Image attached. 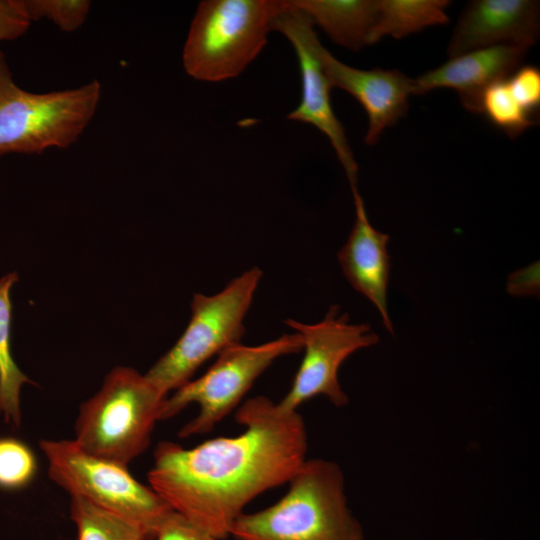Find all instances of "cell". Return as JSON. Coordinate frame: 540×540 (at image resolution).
<instances>
[{
	"mask_svg": "<svg viewBox=\"0 0 540 540\" xmlns=\"http://www.w3.org/2000/svg\"><path fill=\"white\" fill-rule=\"evenodd\" d=\"M321 60L332 87L352 95L364 108L368 128L367 145L375 144L382 132L406 116L409 96L413 94V79L396 69H357L336 59L324 46Z\"/></svg>",
	"mask_w": 540,
	"mask_h": 540,
	"instance_id": "obj_12",
	"label": "cell"
},
{
	"mask_svg": "<svg viewBox=\"0 0 540 540\" xmlns=\"http://www.w3.org/2000/svg\"><path fill=\"white\" fill-rule=\"evenodd\" d=\"M244 431L193 448L162 441L154 451L149 486L174 510L216 540L230 536L246 505L288 483L306 460L301 415L283 412L265 396L246 400L236 412Z\"/></svg>",
	"mask_w": 540,
	"mask_h": 540,
	"instance_id": "obj_1",
	"label": "cell"
},
{
	"mask_svg": "<svg viewBox=\"0 0 540 540\" xmlns=\"http://www.w3.org/2000/svg\"><path fill=\"white\" fill-rule=\"evenodd\" d=\"M100 97L97 80L62 91H25L14 82L0 51V156L68 148L92 120Z\"/></svg>",
	"mask_w": 540,
	"mask_h": 540,
	"instance_id": "obj_4",
	"label": "cell"
},
{
	"mask_svg": "<svg viewBox=\"0 0 540 540\" xmlns=\"http://www.w3.org/2000/svg\"><path fill=\"white\" fill-rule=\"evenodd\" d=\"M528 50L515 45H497L452 57L413 79V94L450 88L458 93L467 110L479 113L480 98L485 89L510 76L521 66Z\"/></svg>",
	"mask_w": 540,
	"mask_h": 540,
	"instance_id": "obj_13",
	"label": "cell"
},
{
	"mask_svg": "<svg viewBox=\"0 0 540 540\" xmlns=\"http://www.w3.org/2000/svg\"><path fill=\"white\" fill-rule=\"evenodd\" d=\"M70 497V517L76 528V540H148L145 531L128 518L85 498Z\"/></svg>",
	"mask_w": 540,
	"mask_h": 540,
	"instance_id": "obj_18",
	"label": "cell"
},
{
	"mask_svg": "<svg viewBox=\"0 0 540 540\" xmlns=\"http://www.w3.org/2000/svg\"><path fill=\"white\" fill-rule=\"evenodd\" d=\"M447 0H378V12L369 44L390 36L401 39L434 25L449 22Z\"/></svg>",
	"mask_w": 540,
	"mask_h": 540,
	"instance_id": "obj_16",
	"label": "cell"
},
{
	"mask_svg": "<svg viewBox=\"0 0 540 540\" xmlns=\"http://www.w3.org/2000/svg\"><path fill=\"white\" fill-rule=\"evenodd\" d=\"M356 219L347 242L338 252L342 272L351 286L363 294L381 314L386 329L393 334L387 308L390 257L389 235L375 229L366 214L358 187L351 188Z\"/></svg>",
	"mask_w": 540,
	"mask_h": 540,
	"instance_id": "obj_14",
	"label": "cell"
},
{
	"mask_svg": "<svg viewBox=\"0 0 540 540\" xmlns=\"http://www.w3.org/2000/svg\"><path fill=\"white\" fill-rule=\"evenodd\" d=\"M303 342L299 333L255 346L241 343L217 355L214 364L199 378L188 381L166 397L160 420L176 416L188 405H199V413L179 431L180 438L209 433L230 413L251 388L255 380L281 356L298 353Z\"/></svg>",
	"mask_w": 540,
	"mask_h": 540,
	"instance_id": "obj_8",
	"label": "cell"
},
{
	"mask_svg": "<svg viewBox=\"0 0 540 540\" xmlns=\"http://www.w3.org/2000/svg\"><path fill=\"white\" fill-rule=\"evenodd\" d=\"M18 281L16 272L0 278V415L7 424L19 427L22 421L21 389L33 382L17 366L11 349L12 304L10 291Z\"/></svg>",
	"mask_w": 540,
	"mask_h": 540,
	"instance_id": "obj_17",
	"label": "cell"
},
{
	"mask_svg": "<svg viewBox=\"0 0 540 540\" xmlns=\"http://www.w3.org/2000/svg\"><path fill=\"white\" fill-rule=\"evenodd\" d=\"M18 1L23 14L30 22L44 18L65 32H73L81 27L91 7L88 0Z\"/></svg>",
	"mask_w": 540,
	"mask_h": 540,
	"instance_id": "obj_21",
	"label": "cell"
},
{
	"mask_svg": "<svg viewBox=\"0 0 540 540\" xmlns=\"http://www.w3.org/2000/svg\"><path fill=\"white\" fill-rule=\"evenodd\" d=\"M479 113L510 138L519 136L536 124L535 114L523 108L513 96L507 78L485 89L480 98Z\"/></svg>",
	"mask_w": 540,
	"mask_h": 540,
	"instance_id": "obj_19",
	"label": "cell"
},
{
	"mask_svg": "<svg viewBox=\"0 0 540 540\" xmlns=\"http://www.w3.org/2000/svg\"><path fill=\"white\" fill-rule=\"evenodd\" d=\"M275 504L243 513L230 536L235 540H365L347 504L340 466L324 459L305 460Z\"/></svg>",
	"mask_w": 540,
	"mask_h": 540,
	"instance_id": "obj_2",
	"label": "cell"
},
{
	"mask_svg": "<svg viewBox=\"0 0 540 540\" xmlns=\"http://www.w3.org/2000/svg\"><path fill=\"white\" fill-rule=\"evenodd\" d=\"M166 397L145 374L115 367L80 406L73 440L92 455L127 466L149 446Z\"/></svg>",
	"mask_w": 540,
	"mask_h": 540,
	"instance_id": "obj_3",
	"label": "cell"
},
{
	"mask_svg": "<svg viewBox=\"0 0 540 540\" xmlns=\"http://www.w3.org/2000/svg\"><path fill=\"white\" fill-rule=\"evenodd\" d=\"M154 540H216L208 532L173 509L159 525Z\"/></svg>",
	"mask_w": 540,
	"mask_h": 540,
	"instance_id": "obj_23",
	"label": "cell"
},
{
	"mask_svg": "<svg viewBox=\"0 0 540 540\" xmlns=\"http://www.w3.org/2000/svg\"><path fill=\"white\" fill-rule=\"evenodd\" d=\"M305 12L330 39L345 48L359 51L369 39L378 12V0H290Z\"/></svg>",
	"mask_w": 540,
	"mask_h": 540,
	"instance_id": "obj_15",
	"label": "cell"
},
{
	"mask_svg": "<svg viewBox=\"0 0 540 540\" xmlns=\"http://www.w3.org/2000/svg\"><path fill=\"white\" fill-rule=\"evenodd\" d=\"M285 323L302 337L304 356L292 386L277 403L283 412L297 408L318 395L326 396L332 404L342 407L348 403L338 370L354 352L370 347L379 341L369 324H351L347 314H339L333 305L318 323L305 324L293 319Z\"/></svg>",
	"mask_w": 540,
	"mask_h": 540,
	"instance_id": "obj_9",
	"label": "cell"
},
{
	"mask_svg": "<svg viewBox=\"0 0 540 540\" xmlns=\"http://www.w3.org/2000/svg\"><path fill=\"white\" fill-rule=\"evenodd\" d=\"M262 274L253 267L214 295L194 294L185 331L148 370L147 379L167 395L190 381L208 359L241 343L246 331L244 319Z\"/></svg>",
	"mask_w": 540,
	"mask_h": 540,
	"instance_id": "obj_6",
	"label": "cell"
},
{
	"mask_svg": "<svg viewBox=\"0 0 540 540\" xmlns=\"http://www.w3.org/2000/svg\"><path fill=\"white\" fill-rule=\"evenodd\" d=\"M281 0H205L191 22L183 65L196 80L240 75L267 43Z\"/></svg>",
	"mask_w": 540,
	"mask_h": 540,
	"instance_id": "obj_5",
	"label": "cell"
},
{
	"mask_svg": "<svg viewBox=\"0 0 540 540\" xmlns=\"http://www.w3.org/2000/svg\"><path fill=\"white\" fill-rule=\"evenodd\" d=\"M37 472V458L24 441L14 437H0V489H24L33 482Z\"/></svg>",
	"mask_w": 540,
	"mask_h": 540,
	"instance_id": "obj_20",
	"label": "cell"
},
{
	"mask_svg": "<svg viewBox=\"0 0 540 540\" xmlns=\"http://www.w3.org/2000/svg\"><path fill=\"white\" fill-rule=\"evenodd\" d=\"M507 82L522 107L536 115L540 105V70L532 65L519 66L507 77Z\"/></svg>",
	"mask_w": 540,
	"mask_h": 540,
	"instance_id": "obj_22",
	"label": "cell"
},
{
	"mask_svg": "<svg viewBox=\"0 0 540 540\" xmlns=\"http://www.w3.org/2000/svg\"><path fill=\"white\" fill-rule=\"evenodd\" d=\"M310 17L281 0V8L272 21V30L282 33L293 46L301 73L302 93L299 105L287 118L316 127L330 141L341 162L350 187L357 186L358 166L345 129L336 117L330 99L332 88L323 68L320 43Z\"/></svg>",
	"mask_w": 540,
	"mask_h": 540,
	"instance_id": "obj_10",
	"label": "cell"
},
{
	"mask_svg": "<svg viewBox=\"0 0 540 540\" xmlns=\"http://www.w3.org/2000/svg\"><path fill=\"white\" fill-rule=\"evenodd\" d=\"M39 447L48 475L70 496L86 500L138 524L148 540L172 508L150 487L134 478L127 466L92 455L74 440L42 439Z\"/></svg>",
	"mask_w": 540,
	"mask_h": 540,
	"instance_id": "obj_7",
	"label": "cell"
},
{
	"mask_svg": "<svg viewBox=\"0 0 540 540\" xmlns=\"http://www.w3.org/2000/svg\"><path fill=\"white\" fill-rule=\"evenodd\" d=\"M478 540H482V539H478Z\"/></svg>",
	"mask_w": 540,
	"mask_h": 540,
	"instance_id": "obj_25",
	"label": "cell"
},
{
	"mask_svg": "<svg viewBox=\"0 0 540 540\" xmlns=\"http://www.w3.org/2000/svg\"><path fill=\"white\" fill-rule=\"evenodd\" d=\"M540 32L539 2L534 0H475L465 7L451 35L447 54H460L497 45L529 49Z\"/></svg>",
	"mask_w": 540,
	"mask_h": 540,
	"instance_id": "obj_11",
	"label": "cell"
},
{
	"mask_svg": "<svg viewBox=\"0 0 540 540\" xmlns=\"http://www.w3.org/2000/svg\"><path fill=\"white\" fill-rule=\"evenodd\" d=\"M29 26L18 0H0V41L22 36Z\"/></svg>",
	"mask_w": 540,
	"mask_h": 540,
	"instance_id": "obj_24",
	"label": "cell"
}]
</instances>
